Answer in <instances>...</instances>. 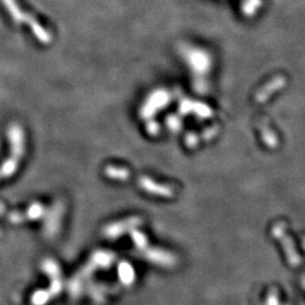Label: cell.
Returning <instances> with one entry per match:
<instances>
[{"mask_svg":"<svg viewBox=\"0 0 305 305\" xmlns=\"http://www.w3.org/2000/svg\"><path fill=\"white\" fill-rule=\"evenodd\" d=\"M188 62L192 70L197 74L206 72L209 68V57L201 50H191L186 56Z\"/></svg>","mask_w":305,"mask_h":305,"instance_id":"7a4b0ae2","label":"cell"},{"mask_svg":"<svg viewBox=\"0 0 305 305\" xmlns=\"http://www.w3.org/2000/svg\"><path fill=\"white\" fill-rule=\"evenodd\" d=\"M7 5H8V9H9V11L11 13V15L14 16L15 19L19 20V22L27 23L28 25H30L32 31H33V33L36 36V39L41 41L42 43L51 42V39H52L51 34L49 33L46 28H43V26L41 25L40 23H38L36 20L32 18L31 16H27L26 14H24L23 11L20 10L17 6H16V3L13 1V0H7Z\"/></svg>","mask_w":305,"mask_h":305,"instance_id":"6da1fadb","label":"cell"}]
</instances>
